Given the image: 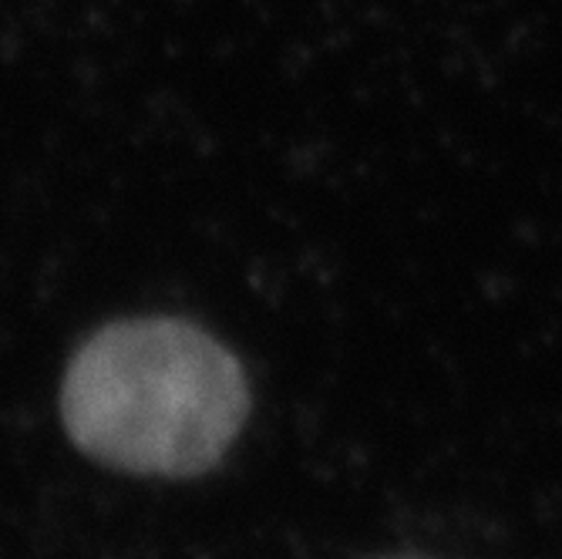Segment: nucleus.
Returning a JSON list of instances; mask_svg holds the SVG:
<instances>
[{
	"mask_svg": "<svg viewBox=\"0 0 562 559\" xmlns=\"http://www.w3.org/2000/svg\"><path fill=\"white\" fill-rule=\"evenodd\" d=\"M246 378L233 354L182 321H125L68 368L61 412L81 451L138 476L213 469L243 428Z\"/></svg>",
	"mask_w": 562,
	"mask_h": 559,
	"instance_id": "1",
	"label": "nucleus"
}]
</instances>
